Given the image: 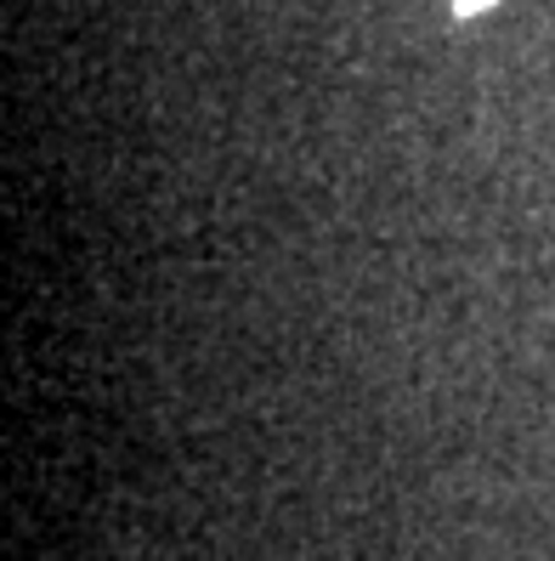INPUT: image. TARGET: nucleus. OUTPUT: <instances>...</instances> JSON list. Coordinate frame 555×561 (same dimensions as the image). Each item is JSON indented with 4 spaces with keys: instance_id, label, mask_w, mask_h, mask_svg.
Segmentation results:
<instances>
[{
    "instance_id": "f257e3e1",
    "label": "nucleus",
    "mask_w": 555,
    "mask_h": 561,
    "mask_svg": "<svg viewBox=\"0 0 555 561\" xmlns=\"http://www.w3.org/2000/svg\"><path fill=\"white\" fill-rule=\"evenodd\" d=\"M494 0H453V12H465V18H476V12H487Z\"/></svg>"
}]
</instances>
